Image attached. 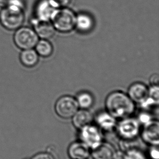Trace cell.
I'll use <instances>...</instances> for the list:
<instances>
[{"label": "cell", "instance_id": "29", "mask_svg": "<svg viewBox=\"0 0 159 159\" xmlns=\"http://www.w3.org/2000/svg\"><path fill=\"white\" fill-rule=\"evenodd\" d=\"M10 0H0V8H3L8 5Z\"/></svg>", "mask_w": 159, "mask_h": 159}, {"label": "cell", "instance_id": "25", "mask_svg": "<svg viewBox=\"0 0 159 159\" xmlns=\"http://www.w3.org/2000/svg\"><path fill=\"white\" fill-rule=\"evenodd\" d=\"M158 146H152L149 151V155L152 159H159V151Z\"/></svg>", "mask_w": 159, "mask_h": 159}, {"label": "cell", "instance_id": "18", "mask_svg": "<svg viewBox=\"0 0 159 159\" xmlns=\"http://www.w3.org/2000/svg\"><path fill=\"white\" fill-rule=\"evenodd\" d=\"M37 54L43 57H50L53 51V47L52 44L47 39L39 40L35 46Z\"/></svg>", "mask_w": 159, "mask_h": 159}, {"label": "cell", "instance_id": "2", "mask_svg": "<svg viewBox=\"0 0 159 159\" xmlns=\"http://www.w3.org/2000/svg\"><path fill=\"white\" fill-rule=\"evenodd\" d=\"M75 20V13L66 7L56 9L50 19L55 30L62 33L69 32L73 30Z\"/></svg>", "mask_w": 159, "mask_h": 159}, {"label": "cell", "instance_id": "24", "mask_svg": "<svg viewBox=\"0 0 159 159\" xmlns=\"http://www.w3.org/2000/svg\"><path fill=\"white\" fill-rule=\"evenodd\" d=\"M138 120L139 123L145 125L149 122H151V120H152V119L150 114L147 113L146 112H143L139 115Z\"/></svg>", "mask_w": 159, "mask_h": 159}, {"label": "cell", "instance_id": "17", "mask_svg": "<svg viewBox=\"0 0 159 159\" xmlns=\"http://www.w3.org/2000/svg\"><path fill=\"white\" fill-rule=\"evenodd\" d=\"M38 54L33 49L22 50L20 54V62L25 67L32 68L36 65L39 62Z\"/></svg>", "mask_w": 159, "mask_h": 159}, {"label": "cell", "instance_id": "27", "mask_svg": "<svg viewBox=\"0 0 159 159\" xmlns=\"http://www.w3.org/2000/svg\"><path fill=\"white\" fill-rule=\"evenodd\" d=\"M159 77L158 74H155L150 78V84L152 86H159Z\"/></svg>", "mask_w": 159, "mask_h": 159}, {"label": "cell", "instance_id": "13", "mask_svg": "<svg viewBox=\"0 0 159 159\" xmlns=\"http://www.w3.org/2000/svg\"><path fill=\"white\" fill-rule=\"evenodd\" d=\"M115 152L111 144L102 142L96 148L91 150V155L93 159H114Z\"/></svg>", "mask_w": 159, "mask_h": 159}, {"label": "cell", "instance_id": "16", "mask_svg": "<svg viewBox=\"0 0 159 159\" xmlns=\"http://www.w3.org/2000/svg\"><path fill=\"white\" fill-rule=\"evenodd\" d=\"M72 123L77 129H81L83 127L91 124L93 116L91 113L86 109L78 110L73 116Z\"/></svg>", "mask_w": 159, "mask_h": 159}, {"label": "cell", "instance_id": "19", "mask_svg": "<svg viewBox=\"0 0 159 159\" xmlns=\"http://www.w3.org/2000/svg\"><path fill=\"white\" fill-rule=\"evenodd\" d=\"M76 100L77 101L79 108L82 109H88L93 106V98L90 93L84 92L78 95Z\"/></svg>", "mask_w": 159, "mask_h": 159}, {"label": "cell", "instance_id": "26", "mask_svg": "<svg viewBox=\"0 0 159 159\" xmlns=\"http://www.w3.org/2000/svg\"><path fill=\"white\" fill-rule=\"evenodd\" d=\"M32 159H54L51 154L48 153H39L35 155Z\"/></svg>", "mask_w": 159, "mask_h": 159}, {"label": "cell", "instance_id": "20", "mask_svg": "<svg viewBox=\"0 0 159 159\" xmlns=\"http://www.w3.org/2000/svg\"><path fill=\"white\" fill-rule=\"evenodd\" d=\"M119 145L120 150L124 152H126L133 149H140L141 143L138 139V137L130 140L121 139Z\"/></svg>", "mask_w": 159, "mask_h": 159}, {"label": "cell", "instance_id": "22", "mask_svg": "<svg viewBox=\"0 0 159 159\" xmlns=\"http://www.w3.org/2000/svg\"><path fill=\"white\" fill-rule=\"evenodd\" d=\"M149 97L153 100L159 104V86H152L149 89Z\"/></svg>", "mask_w": 159, "mask_h": 159}, {"label": "cell", "instance_id": "28", "mask_svg": "<svg viewBox=\"0 0 159 159\" xmlns=\"http://www.w3.org/2000/svg\"><path fill=\"white\" fill-rule=\"evenodd\" d=\"M114 159H125V152L122 151H116Z\"/></svg>", "mask_w": 159, "mask_h": 159}, {"label": "cell", "instance_id": "23", "mask_svg": "<svg viewBox=\"0 0 159 159\" xmlns=\"http://www.w3.org/2000/svg\"><path fill=\"white\" fill-rule=\"evenodd\" d=\"M53 6L56 8H65L70 4L72 0H50Z\"/></svg>", "mask_w": 159, "mask_h": 159}, {"label": "cell", "instance_id": "7", "mask_svg": "<svg viewBox=\"0 0 159 159\" xmlns=\"http://www.w3.org/2000/svg\"><path fill=\"white\" fill-rule=\"evenodd\" d=\"M80 130L81 142L86 144L91 150L96 148L102 142V136L97 127L88 125Z\"/></svg>", "mask_w": 159, "mask_h": 159}, {"label": "cell", "instance_id": "8", "mask_svg": "<svg viewBox=\"0 0 159 159\" xmlns=\"http://www.w3.org/2000/svg\"><path fill=\"white\" fill-rule=\"evenodd\" d=\"M32 28L41 39L48 40L52 38L55 32V28L50 20L34 18L32 20Z\"/></svg>", "mask_w": 159, "mask_h": 159}, {"label": "cell", "instance_id": "5", "mask_svg": "<svg viewBox=\"0 0 159 159\" xmlns=\"http://www.w3.org/2000/svg\"><path fill=\"white\" fill-rule=\"evenodd\" d=\"M116 130L121 139L130 140L136 138L140 133V123L138 119L129 117L122 119L116 125Z\"/></svg>", "mask_w": 159, "mask_h": 159}, {"label": "cell", "instance_id": "15", "mask_svg": "<svg viewBox=\"0 0 159 159\" xmlns=\"http://www.w3.org/2000/svg\"><path fill=\"white\" fill-rule=\"evenodd\" d=\"M95 120L98 127L104 131H111L116 128V118L107 112L99 113Z\"/></svg>", "mask_w": 159, "mask_h": 159}, {"label": "cell", "instance_id": "3", "mask_svg": "<svg viewBox=\"0 0 159 159\" xmlns=\"http://www.w3.org/2000/svg\"><path fill=\"white\" fill-rule=\"evenodd\" d=\"M25 19V10L7 7L0 12V23L7 30H16L23 26Z\"/></svg>", "mask_w": 159, "mask_h": 159}, {"label": "cell", "instance_id": "9", "mask_svg": "<svg viewBox=\"0 0 159 159\" xmlns=\"http://www.w3.org/2000/svg\"><path fill=\"white\" fill-rule=\"evenodd\" d=\"M142 138L147 144L158 146L159 144V125L157 120H151L144 125Z\"/></svg>", "mask_w": 159, "mask_h": 159}, {"label": "cell", "instance_id": "12", "mask_svg": "<svg viewBox=\"0 0 159 159\" xmlns=\"http://www.w3.org/2000/svg\"><path fill=\"white\" fill-rule=\"evenodd\" d=\"M90 149L83 142H74L69 146L68 155L71 159H89Z\"/></svg>", "mask_w": 159, "mask_h": 159}, {"label": "cell", "instance_id": "11", "mask_svg": "<svg viewBox=\"0 0 159 159\" xmlns=\"http://www.w3.org/2000/svg\"><path fill=\"white\" fill-rule=\"evenodd\" d=\"M56 9L50 0H39L35 8V17L39 19L50 20Z\"/></svg>", "mask_w": 159, "mask_h": 159}, {"label": "cell", "instance_id": "4", "mask_svg": "<svg viewBox=\"0 0 159 159\" xmlns=\"http://www.w3.org/2000/svg\"><path fill=\"white\" fill-rule=\"evenodd\" d=\"M39 39L34 30L28 26H22L15 30L13 37L15 45L22 50L33 49Z\"/></svg>", "mask_w": 159, "mask_h": 159}, {"label": "cell", "instance_id": "6", "mask_svg": "<svg viewBox=\"0 0 159 159\" xmlns=\"http://www.w3.org/2000/svg\"><path fill=\"white\" fill-rule=\"evenodd\" d=\"M79 106L76 99L69 95L61 97L56 102L55 111L61 118H71L77 112Z\"/></svg>", "mask_w": 159, "mask_h": 159}, {"label": "cell", "instance_id": "14", "mask_svg": "<svg viewBox=\"0 0 159 159\" xmlns=\"http://www.w3.org/2000/svg\"><path fill=\"white\" fill-rule=\"evenodd\" d=\"M95 25L93 17L87 13H80L76 16L75 27L80 32L88 33L93 30Z\"/></svg>", "mask_w": 159, "mask_h": 159}, {"label": "cell", "instance_id": "1", "mask_svg": "<svg viewBox=\"0 0 159 159\" xmlns=\"http://www.w3.org/2000/svg\"><path fill=\"white\" fill-rule=\"evenodd\" d=\"M107 112L115 118L123 119L133 113L135 106L128 95L119 91L112 92L106 100Z\"/></svg>", "mask_w": 159, "mask_h": 159}, {"label": "cell", "instance_id": "10", "mask_svg": "<svg viewBox=\"0 0 159 159\" xmlns=\"http://www.w3.org/2000/svg\"><path fill=\"white\" fill-rule=\"evenodd\" d=\"M128 96L134 103L141 104L148 98L149 89L144 84L136 82L130 86Z\"/></svg>", "mask_w": 159, "mask_h": 159}, {"label": "cell", "instance_id": "21", "mask_svg": "<svg viewBox=\"0 0 159 159\" xmlns=\"http://www.w3.org/2000/svg\"><path fill=\"white\" fill-rule=\"evenodd\" d=\"M125 159H146L140 149H133L125 152Z\"/></svg>", "mask_w": 159, "mask_h": 159}]
</instances>
